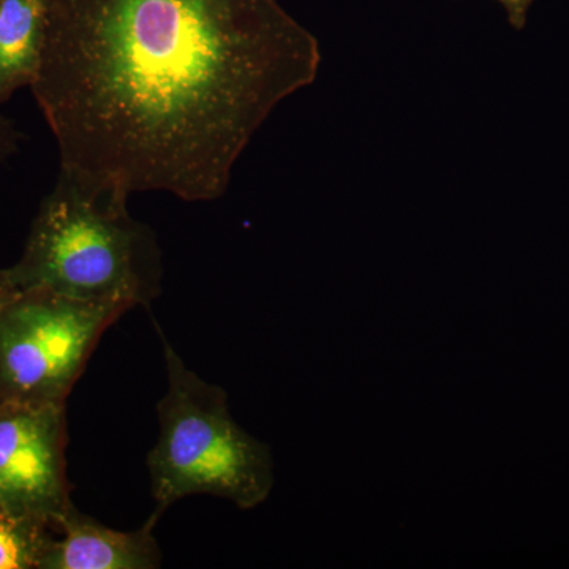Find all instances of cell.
<instances>
[{"label":"cell","instance_id":"1","mask_svg":"<svg viewBox=\"0 0 569 569\" xmlns=\"http://www.w3.org/2000/svg\"><path fill=\"white\" fill-rule=\"evenodd\" d=\"M320 66L317 37L277 0H47L31 91L61 170L200 203L223 197Z\"/></svg>","mask_w":569,"mask_h":569},{"label":"cell","instance_id":"2","mask_svg":"<svg viewBox=\"0 0 569 569\" xmlns=\"http://www.w3.org/2000/svg\"><path fill=\"white\" fill-rule=\"evenodd\" d=\"M127 201L129 194L59 170L20 260L7 268L10 282L130 310L151 306L162 293V250Z\"/></svg>","mask_w":569,"mask_h":569},{"label":"cell","instance_id":"3","mask_svg":"<svg viewBox=\"0 0 569 569\" xmlns=\"http://www.w3.org/2000/svg\"><path fill=\"white\" fill-rule=\"evenodd\" d=\"M162 336L167 392L157 406L160 433L148 456L153 511L159 520L176 501L212 496L247 511L268 500L274 488V460L268 445L231 417L223 388L186 366Z\"/></svg>","mask_w":569,"mask_h":569},{"label":"cell","instance_id":"4","mask_svg":"<svg viewBox=\"0 0 569 569\" xmlns=\"http://www.w3.org/2000/svg\"><path fill=\"white\" fill-rule=\"evenodd\" d=\"M129 310L17 291L0 306V402L66 406L103 332Z\"/></svg>","mask_w":569,"mask_h":569},{"label":"cell","instance_id":"5","mask_svg":"<svg viewBox=\"0 0 569 569\" xmlns=\"http://www.w3.org/2000/svg\"><path fill=\"white\" fill-rule=\"evenodd\" d=\"M66 406L0 402V507L50 523L73 505Z\"/></svg>","mask_w":569,"mask_h":569},{"label":"cell","instance_id":"6","mask_svg":"<svg viewBox=\"0 0 569 569\" xmlns=\"http://www.w3.org/2000/svg\"><path fill=\"white\" fill-rule=\"evenodd\" d=\"M157 522L149 516L140 530H114L84 515L73 503L59 519L39 569L160 568L162 549L153 537Z\"/></svg>","mask_w":569,"mask_h":569},{"label":"cell","instance_id":"7","mask_svg":"<svg viewBox=\"0 0 569 569\" xmlns=\"http://www.w3.org/2000/svg\"><path fill=\"white\" fill-rule=\"evenodd\" d=\"M47 32V0H0V103L36 81Z\"/></svg>","mask_w":569,"mask_h":569},{"label":"cell","instance_id":"8","mask_svg":"<svg viewBox=\"0 0 569 569\" xmlns=\"http://www.w3.org/2000/svg\"><path fill=\"white\" fill-rule=\"evenodd\" d=\"M54 535L44 520L0 507V569H39Z\"/></svg>","mask_w":569,"mask_h":569},{"label":"cell","instance_id":"9","mask_svg":"<svg viewBox=\"0 0 569 569\" xmlns=\"http://www.w3.org/2000/svg\"><path fill=\"white\" fill-rule=\"evenodd\" d=\"M22 142V133L11 119L0 112V162L10 159L18 152Z\"/></svg>","mask_w":569,"mask_h":569},{"label":"cell","instance_id":"10","mask_svg":"<svg viewBox=\"0 0 569 569\" xmlns=\"http://www.w3.org/2000/svg\"><path fill=\"white\" fill-rule=\"evenodd\" d=\"M503 7L507 20L515 31H523L529 20V11L535 0H496Z\"/></svg>","mask_w":569,"mask_h":569},{"label":"cell","instance_id":"11","mask_svg":"<svg viewBox=\"0 0 569 569\" xmlns=\"http://www.w3.org/2000/svg\"><path fill=\"white\" fill-rule=\"evenodd\" d=\"M17 288L10 282V277L7 274V269H0V306L9 301L11 296L17 293Z\"/></svg>","mask_w":569,"mask_h":569}]
</instances>
